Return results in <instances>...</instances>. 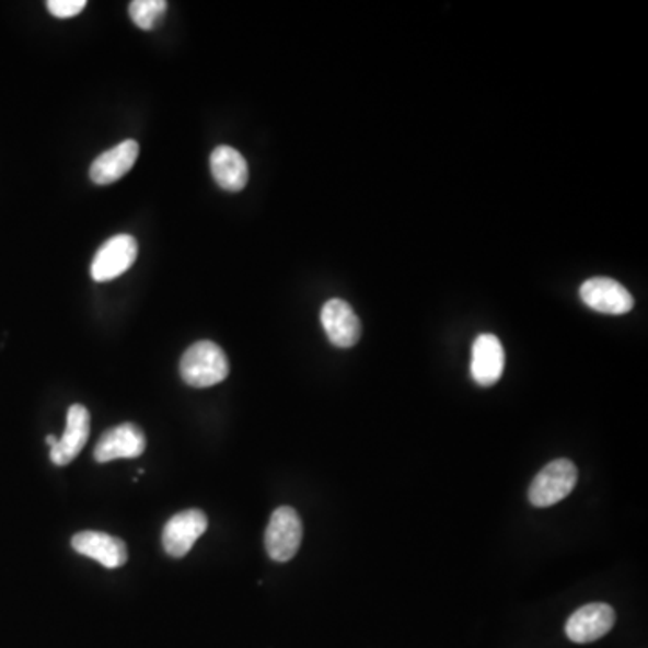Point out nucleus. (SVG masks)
Returning a JSON list of instances; mask_svg holds the SVG:
<instances>
[{
	"instance_id": "obj_1",
	"label": "nucleus",
	"mask_w": 648,
	"mask_h": 648,
	"mask_svg": "<svg viewBox=\"0 0 648 648\" xmlns=\"http://www.w3.org/2000/svg\"><path fill=\"white\" fill-rule=\"evenodd\" d=\"M229 375V360L213 340H198L184 351L181 377L192 387H211Z\"/></svg>"
},
{
	"instance_id": "obj_2",
	"label": "nucleus",
	"mask_w": 648,
	"mask_h": 648,
	"mask_svg": "<svg viewBox=\"0 0 648 648\" xmlns=\"http://www.w3.org/2000/svg\"><path fill=\"white\" fill-rule=\"evenodd\" d=\"M578 482V468L572 461L560 458L544 466L539 472L530 490L528 499L533 507L547 508L563 501L564 497L571 494Z\"/></svg>"
},
{
	"instance_id": "obj_3",
	"label": "nucleus",
	"mask_w": 648,
	"mask_h": 648,
	"mask_svg": "<svg viewBox=\"0 0 648 648\" xmlns=\"http://www.w3.org/2000/svg\"><path fill=\"white\" fill-rule=\"evenodd\" d=\"M303 541V522L294 508L281 507L270 517L265 532V549L276 563H289Z\"/></svg>"
},
{
	"instance_id": "obj_4",
	"label": "nucleus",
	"mask_w": 648,
	"mask_h": 648,
	"mask_svg": "<svg viewBox=\"0 0 648 648\" xmlns=\"http://www.w3.org/2000/svg\"><path fill=\"white\" fill-rule=\"evenodd\" d=\"M137 259V242L130 234H117L97 248L92 259L91 276L96 284H105L127 273Z\"/></svg>"
},
{
	"instance_id": "obj_5",
	"label": "nucleus",
	"mask_w": 648,
	"mask_h": 648,
	"mask_svg": "<svg viewBox=\"0 0 648 648\" xmlns=\"http://www.w3.org/2000/svg\"><path fill=\"white\" fill-rule=\"evenodd\" d=\"M208 530V517L200 510H186L173 516L162 530V546L173 558H183L192 552L198 537Z\"/></svg>"
},
{
	"instance_id": "obj_6",
	"label": "nucleus",
	"mask_w": 648,
	"mask_h": 648,
	"mask_svg": "<svg viewBox=\"0 0 648 648\" xmlns=\"http://www.w3.org/2000/svg\"><path fill=\"white\" fill-rule=\"evenodd\" d=\"M616 613L609 603H589L578 609L567 620L566 634L572 644H591L611 633Z\"/></svg>"
},
{
	"instance_id": "obj_7",
	"label": "nucleus",
	"mask_w": 648,
	"mask_h": 648,
	"mask_svg": "<svg viewBox=\"0 0 648 648\" xmlns=\"http://www.w3.org/2000/svg\"><path fill=\"white\" fill-rule=\"evenodd\" d=\"M580 299L600 314L623 315L630 312L634 298L622 284L611 278H591L580 287Z\"/></svg>"
},
{
	"instance_id": "obj_8",
	"label": "nucleus",
	"mask_w": 648,
	"mask_h": 648,
	"mask_svg": "<svg viewBox=\"0 0 648 648\" xmlns=\"http://www.w3.org/2000/svg\"><path fill=\"white\" fill-rule=\"evenodd\" d=\"M321 324L329 343L337 348H351L362 335V324L350 304L343 299H329L321 310Z\"/></svg>"
},
{
	"instance_id": "obj_9",
	"label": "nucleus",
	"mask_w": 648,
	"mask_h": 648,
	"mask_svg": "<svg viewBox=\"0 0 648 648\" xmlns=\"http://www.w3.org/2000/svg\"><path fill=\"white\" fill-rule=\"evenodd\" d=\"M147 451V436L136 424H121L112 427L97 441L94 458L97 463H108L114 460H130L141 456Z\"/></svg>"
},
{
	"instance_id": "obj_10",
	"label": "nucleus",
	"mask_w": 648,
	"mask_h": 648,
	"mask_svg": "<svg viewBox=\"0 0 648 648\" xmlns=\"http://www.w3.org/2000/svg\"><path fill=\"white\" fill-rule=\"evenodd\" d=\"M74 552L83 557L97 560L107 569H117L128 560L127 544L121 539L112 537L103 532H80L71 541Z\"/></svg>"
},
{
	"instance_id": "obj_11",
	"label": "nucleus",
	"mask_w": 648,
	"mask_h": 648,
	"mask_svg": "<svg viewBox=\"0 0 648 648\" xmlns=\"http://www.w3.org/2000/svg\"><path fill=\"white\" fill-rule=\"evenodd\" d=\"M91 435V415L83 405L74 404L67 413L66 432L51 449V461L55 465H69L85 447Z\"/></svg>"
},
{
	"instance_id": "obj_12",
	"label": "nucleus",
	"mask_w": 648,
	"mask_h": 648,
	"mask_svg": "<svg viewBox=\"0 0 648 648\" xmlns=\"http://www.w3.org/2000/svg\"><path fill=\"white\" fill-rule=\"evenodd\" d=\"M505 371V350L496 335L485 334L477 337L472 348V379L483 387L499 382Z\"/></svg>"
},
{
	"instance_id": "obj_13",
	"label": "nucleus",
	"mask_w": 648,
	"mask_h": 648,
	"mask_svg": "<svg viewBox=\"0 0 648 648\" xmlns=\"http://www.w3.org/2000/svg\"><path fill=\"white\" fill-rule=\"evenodd\" d=\"M137 158H139V144L134 139H127L96 158L89 173L94 183L107 186L125 177L132 170Z\"/></svg>"
},
{
	"instance_id": "obj_14",
	"label": "nucleus",
	"mask_w": 648,
	"mask_h": 648,
	"mask_svg": "<svg viewBox=\"0 0 648 648\" xmlns=\"http://www.w3.org/2000/svg\"><path fill=\"white\" fill-rule=\"evenodd\" d=\"M211 173H213L215 183L225 192L239 193L247 186V161L234 148H215L211 153Z\"/></svg>"
},
{
	"instance_id": "obj_15",
	"label": "nucleus",
	"mask_w": 648,
	"mask_h": 648,
	"mask_svg": "<svg viewBox=\"0 0 648 648\" xmlns=\"http://www.w3.org/2000/svg\"><path fill=\"white\" fill-rule=\"evenodd\" d=\"M166 0H134L130 2V19L141 30H155L166 13Z\"/></svg>"
},
{
	"instance_id": "obj_16",
	"label": "nucleus",
	"mask_w": 648,
	"mask_h": 648,
	"mask_svg": "<svg viewBox=\"0 0 648 648\" xmlns=\"http://www.w3.org/2000/svg\"><path fill=\"white\" fill-rule=\"evenodd\" d=\"M85 8V0H49L47 2V10L56 19H72V16L80 15Z\"/></svg>"
},
{
	"instance_id": "obj_17",
	"label": "nucleus",
	"mask_w": 648,
	"mask_h": 648,
	"mask_svg": "<svg viewBox=\"0 0 648 648\" xmlns=\"http://www.w3.org/2000/svg\"><path fill=\"white\" fill-rule=\"evenodd\" d=\"M46 443H47V445L51 447V449H53V447H55L56 443H58V438H56V436H53V435L47 436Z\"/></svg>"
}]
</instances>
